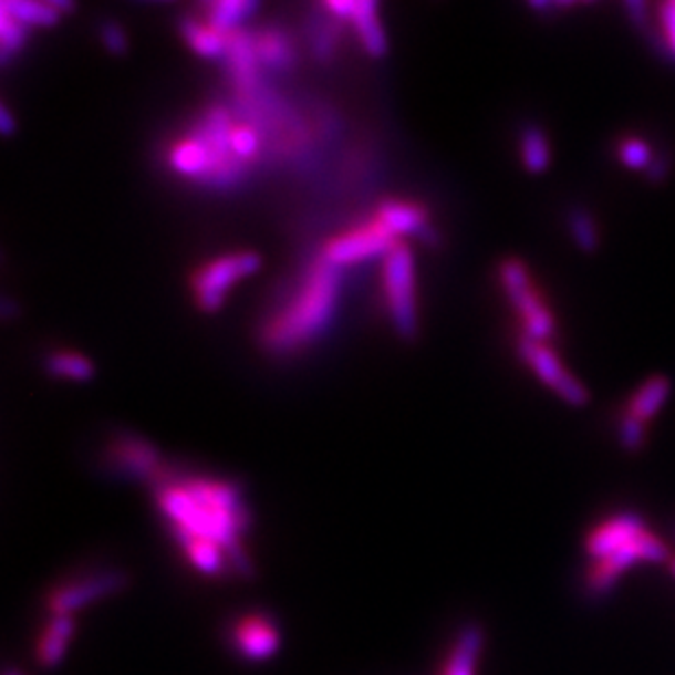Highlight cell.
Segmentation results:
<instances>
[{
	"label": "cell",
	"instance_id": "6da1fadb",
	"mask_svg": "<svg viewBox=\"0 0 675 675\" xmlns=\"http://www.w3.org/2000/svg\"><path fill=\"white\" fill-rule=\"evenodd\" d=\"M156 503L190 569L204 578H250L246 536L252 525L239 486L206 475L163 472Z\"/></svg>",
	"mask_w": 675,
	"mask_h": 675
},
{
	"label": "cell",
	"instance_id": "7a4b0ae2",
	"mask_svg": "<svg viewBox=\"0 0 675 675\" xmlns=\"http://www.w3.org/2000/svg\"><path fill=\"white\" fill-rule=\"evenodd\" d=\"M235 118L226 107H210L188 132L170 143V169L184 179H193L212 188L237 184L248 165L232 147Z\"/></svg>",
	"mask_w": 675,
	"mask_h": 675
},
{
	"label": "cell",
	"instance_id": "3957f363",
	"mask_svg": "<svg viewBox=\"0 0 675 675\" xmlns=\"http://www.w3.org/2000/svg\"><path fill=\"white\" fill-rule=\"evenodd\" d=\"M339 295V269L313 262L289 300L264 322L262 343L273 352H293L326 329Z\"/></svg>",
	"mask_w": 675,
	"mask_h": 675
},
{
	"label": "cell",
	"instance_id": "277c9868",
	"mask_svg": "<svg viewBox=\"0 0 675 675\" xmlns=\"http://www.w3.org/2000/svg\"><path fill=\"white\" fill-rule=\"evenodd\" d=\"M383 291L394 329L403 338H412L418 331L416 264L414 252L405 241H398L383 256Z\"/></svg>",
	"mask_w": 675,
	"mask_h": 675
},
{
	"label": "cell",
	"instance_id": "5b68a950",
	"mask_svg": "<svg viewBox=\"0 0 675 675\" xmlns=\"http://www.w3.org/2000/svg\"><path fill=\"white\" fill-rule=\"evenodd\" d=\"M669 560H672V555H669L667 544L647 529L645 533H641L636 540H632L616 553L589 564L586 578H584V594L592 601L605 599L608 594H612L621 575L625 571H630L632 567H636L638 562L665 564Z\"/></svg>",
	"mask_w": 675,
	"mask_h": 675
},
{
	"label": "cell",
	"instance_id": "8992f818",
	"mask_svg": "<svg viewBox=\"0 0 675 675\" xmlns=\"http://www.w3.org/2000/svg\"><path fill=\"white\" fill-rule=\"evenodd\" d=\"M258 267H260V258L253 252L221 253L204 262L199 269H195L190 280V289L197 307L206 313L219 311L230 289L239 284L243 278L252 276Z\"/></svg>",
	"mask_w": 675,
	"mask_h": 675
},
{
	"label": "cell",
	"instance_id": "52a82bcc",
	"mask_svg": "<svg viewBox=\"0 0 675 675\" xmlns=\"http://www.w3.org/2000/svg\"><path fill=\"white\" fill-rule=\"evenodd\" d=\"M499 278L511 307L522 320L525 335L536 341L551 338L555 333V320L538 293L527 264L518 258H507L499 267Z\"/></svg>",
	"mask_w": 675,
	"mask_h": 675
},
{
	"label": "cell",
	"instance_id": "ba28073f",
	"mask_svg": "<svg viewBox=\"0 0 675 675\" xmlns=\"http://www.w3.org/2000/svg\"><path fill=\"white\" fill-rule=\"evenodd\" d=\"M518 354L529 365V370L553 392L558 394L567 405L571 407H586L591 401V392L586 385L575 378L558 356V352L547 341L536 339H518Z\"/></svg>",
	"mask_w": 675,
	"mask_h": 675
},
{
	"label": "cell",
	"instance_id": "9c48e42d",
	"mask_svg": "<svg viewBox=\"0 0 675 675\" xmlns=\"http://www.w3.org/2000/svg\"><path fill=\"white\" fill-rule=\"evenodd\" d=\"M396 243L398 241L387 232V228L376 217H372L370 221H363L333 237L324 246L320 258L339 269L345 264L363 262L374 256H385Z\"/></svg>",
	"mask_w": 675,
	"mask_h": 675
},
{
	"label": "cell",
	"instance_id": "30bf717a",
	"mask_svg": "<svg viewBox=\"0 0 675 675\" xmlns=\"http://www.w3.org/2000/svg\"><path fill=\"white\" fill-rule=\"evenodd\" d=\"M230 650L246 663H267L282 645L278 623L264 612H246L230 623L228 630Z\"/></svg>",
	"mask_w": 675,
	"mask_h": 675
},
{
	"label": "cell",
	"instance_id": "8fae6325",
	"mask_svg": "<svg viewBox=\"0 0 675 675\" xmlns=\"http://www.w3.org/2000/svg\"><path fill=\"white\" fill-rule=\"evenodd\" d=\"M125 586H127V575L123 571H110V569L96 571L53 589L46 605L51 614H73L84 605L123 591Z\"/></svg>",
	"mask_w": 675,
	"mask_h": 675
},
{
	"label": "cell",
	"instance_id": "7c38bea8",
	"mask_svg": "<svg viewBox=\"0 0 675 675\" xmlns=\"http://www.w3.org/2000/svg\"><path fill=\"white\" fill-rule=\"evenodd\" d=\"M645 531H647V527H645L643 516H638L634 511L614 513L592 527L591 533L586 536V544H584L586 555L591 562L603 560V558L616 553L619 549H623L625 544H630L632 540H636Z\"/></svg>",
	"mask_w": 675,
	"mask_h": 675
},
{
	"label": "cell",
	"instance_id": "4fadbf2b",
	"mask_svg": "<svg viewBox=\"0 0 675 675\" xmlns=\"http://www.w3.org/2000/svg\"><path fill=\"white\" fill-rule=\"evenodd\" d=\"M324 9L333 13L341 22H350L354 27V33L361 42V46L378 58L385 53V33L376 13V4L370 0H331L324 2Z\"/></svg>",
	"mask_w": 675,
	"mask_h": 675
},
{
	"label": "cell",
	"instance_id": "5bb4252c",
	"mask_svg": "<svg viewBox=\"0 0 675 675\" xmlns=\"http://www.w3.org/2000/svg\"><path fill=\"white\" fill-rule=\"evenodd\" d=\"M107 459L116 472L132 479H158L163 475L158 450L138 437H121L110 450Z\"/></svg>",
	"mask_w": 675,
	"mask_h": 675
},
{
	"label": "cell",
	"instance_id": "9a60e30c",
	"mask_svg": "<svg viewBox=\"0 0 675 675\" xmlns=\"http://www.w3.org/2000/svg\"><path fill=\"white\" fill-rule=\"evenodd\" d=\"M385 228L387 232L401 241V237H426L430 232L428 228V215L424 210V206L409 201V199H387L378 206L376 215H374Z\"/></svg>",
	"mask_w": 675,
	"mask_h": 675
},
{
	"label": "cell",
	"instance_id": "2e32d148",
	"mask_svg": "<svg viewBox=\"0 0 675 675\" xmlns=\"http://www.w3.org/2000/svg\"><path fill=\"white\" fill-rule=\"evenodd\" d=\"M486 632L479 623H468L457 632L444 665L437 675H477V665L484 652Z\"/></svg>",
	"mask_w": 675,
	"mask_h": 675
},
{
	"label": "cell",
	"instance_id": "e0dca14e",
	"mask_svg": "<svg viewBox=\"0 0 675 675\" xmlns=\"http://www.w3.org/2000/svg\"><path fill=\"white\" fill-rule=\"evenodd\" d=\"M73 632H75L73 614H51V621L44 627L35 647V658L44 669H53L64 661Z\"/></svg>",
	"mask_w": 675,
	"mask_h": 675
},
{
	"label": "cell",
	"instance_id": "ac0fdd59",
	"mask_svg": "<svg viewBox=\"0 0 675 675\" xmlns=\"http://www.w3.org/2000/svg\"><path fill=\"white\" fill-rule=\"evenodd\" d=\"M258 9L256 2L250 0H215L201 4L199 20H204L208 27L217 29L219 33L232 35L241 31V24Z\"/></svg>",
	"mask_w": 675,
	"mask_h": 675
},
{
	"label": "cell",
	"instance_id": "d6986e66",
	"mask_svg": "<svg viewBox=\"0 0 675 675\" xmlns=\"http://www.w3.org/2000/svg\"><path fill=\"white\" fill-rule=\"evenodd\" d=\"M253 49L260 66L269 71H287L295 60L293 42L280 29H264L253 35Z\"/></svg>",
	"mask_w": 675,
	"mask_h": 675
},
{
	"label": "cell",
	"instance_id": "ffe728a7",
	"mask_svg": "<svg viewBox=\"0 0 675 675\" xmlns=\"http://www.w3.org/2000/svg\"><path fill=\"white\" fill-rule=\"evenodd\" d=\"M672 394V381L667 376H652L647 378L630 398L627 403V416L650 423L669 401Z\"/></svg>",
	"mask_w": 675,
	"mask_h": 675
},
{
	"label": "cell",
	"instance_id": "44dd1931",
	"mask_svg": "<svg viewBox=\"0 0 675 675\" xmlns=\"http://www.w3.org/2000/svg\"><path fill=\"white\" fill-rule=\"evenodd\" d=\"M518 152H520V163L527 173L531 175H542L551 167V143L547 132L540 125H525L518 136Z\"/></svg>",
	"mask_w": 675,
	"mask_h": 675
},
{
	"label": "cell",
	"instance_id": "7402d4cb",
	"mask_svg": "<svg viewBox=\"0 0 675 675\" xmlns=\"http://www.w3.org/2000/svg\"><path fill=\"white\" fill-rule=\"evenodd\" d=\"M181 35L186 44L193 49V53L201 58H226L230 35L219 33L217 29L208 27L199 18H186L181 22Z\"/></svg>",
	"mask_w": 675,
	"mask_h": 675
},
{
	"label": "cell",
	"instance_id": "603a6c76",
	"mask_svg": "<svg viewBox=\"0 0 675 675\" xmlns=\"http://www.w3.org/2000/svg\"><path fill=\"white\" fill-rule=\"evenodd\" d=\"M2 9L9 11L24 27H51L60 20V11L69 9V4L18 0V2H2Z\"/></svg>",
	"mask_w": 675,
	"mask_h": 675
},
{
	"label": "cell",
	"instance_id": "cb8c5ba5",
	"mask_svg": "<svg viewBox=\"0 0 675 675\" xmlns=\"http://www.w3.org/2000/svg\"><path fill=\"white\" fill-rule=\"evenodd\" d=\"M567 226H569V235L573 239V243L578 246V250L584 253H594L599 250V228L591 212L582 206L571 208L569 217H567Z\"/></svg>",
	"mask_w": 675,
	"mask_h": 675
},
{
	"label": "cell",
	"instance_id": "d4e9b609",
	"mask_svg": "<svg viewBox=\"0 0 675 675\" xmlns=\"http://www.w3.org/2000/svg\"><path fill=\"white\" fill-rule=\"evenodd\" d=\"M46 367L53 376L66 381H87L92 376V363L80 352H53L46 359Z\"/></svg>",
	"mask_w": 675,
	"mask_h": 675
},
{
	"label": "cell",
	"instance_id": "484cf974",
	"mask_svg": "<svg viewBox=\"0 0 675 675\" xmlns=\"http://www.w3.org/2000/svg\"><path fill=\"white\" fill-rule=\"evenodd\" d=\"M616 156H619V163L625 167V169L632 170H647L650 165L654 163V152L652 147L638 138V136H625L619 141L616 145Z\"/></svg>",
	"mask_w": 675,
	"mask_h": 675
},
{
	"label": "cell",
	"instance_id": "4316f807",
	"mask_svg": "<svg viewBox=\"0 0 675 675\" xmlns=\"http://www.w3.org/2000/svg\"><path fill=\"white\" fill-rule=\"evenodd\" d=\"M27 31H29V27L18 22L9 11H4L0 7V49H2L4 60L22 49V44L27 40Z\"/></svg>",
	"mask_w": 675,
	"mask_h": 675
},
{
	"label": "cell",
	"instance_id": "83f0119b",
	"mask_svg": "<svg viewBox=\"0 0 675 675\" xmlns=\"http://www.w3.org/2000/svg\"><path fill=\"white\" fill-rule=\"evenodd\" d=\"M619 444L625 453H638L645 446V424L625 414L619 424Z\"/></svg>",
	"mask_w": 675,
	"mask_h": 675
},
{
	"label": "cell",
	"instance_id": "f1b7e54d",
	"mask_svg": "<svg viewBox=\"0 0 675 675\" xmlns=\"http://www.w3.org/2000/svg\"><path fill=\"white\" fill-rule=\"evenodd\" d=\"M658 22H661V31H658L661 49L675 60V0H667L658 7Z\"/></svg>",
	"mask_w": 675,
	"mask_h": 675
},
{
	"label": "cell",
	"instance_id": "f546056e",
	"mask_svg": "<svg viewBox=\"0 0 675 675\" xmlns=\"http://www.w3.org/2000/svg\"><path fill=\"white\" fill-rule=\"evenodd\" d=\"M625 11H627V18L630 22L641 29V31H650V9H647V2H641V0H630L625 2Z\"/></svg>",
	"mask_w": 675,
	"mask_h": 675
},
{
	"label": "cell",
	"instance_id": "4dcf8cb0",
	"mask_svg": "<svg viewBox=\"0 0 675 675\" xmlns=\"http://www.w3.org/2000/svg\"><path fill=\"white\" fill-rule=\"evenodd\" d=\"M672 173V158L669 156H656L654 163L650 165V169L645 170V179L650 184H665V179Z\"/></svg>",
	"mask_w": 675,
	"mask_h": 675
},
{
	"label": "cell",
	"instance_id": "1f68e13d",
	"mask_svg": "<svg viewBox=\"0 0 675 675\" xmlns=\"http://www.w3.org/2000/svg\"><path fill=\"white\" fill-rule=\"evenodd\" d=\"M101 35H103V44L107 51H112L116 55L125 53V33L121 31L118 24H105Z\"/></svg>",
	"mask_w": 675,
	"mask_h": 675
},
{
	"label": "cell",
	"instance_id": "d6a6232c",
	"mask_svg": "<svg viewBox=\"0 0 675 675\" xmlns=\"http://www.w3.org/2000/svg\"><path fill=\"white\" fill-rule=\"evenodd\" d=\"M2 132H4V134L11 132V116H9L7 107H2Z\"/></svg>",
	"mask_w": 675,
	"mask_h": 675
},
{
	"label": "cell",
	"instance_id": "836d02e7",
	"mask_svg": "<svg viewBox=\"0 0 675 675\" xmlns=\"http://www.w3.org/2000/svg\"><path fill=\"white\" fill-rule=\"evenodd\" d=\"M669 573H672V575H674L675 578V558H672V560H669Z\"/></svg>",
	"mask_w": 675,
	"mask_h": 675
},
{
	"label": "cell",
	"instance_id": "e575fe53",
	"mask_svg": "<svg viewBox=\"0 0 675 675\" xmlns=\"http://www.w3.org/2000/svg\"><path fill=\"white\" fill-rule=\"evenodd\" d=\"M4 675H22V674H20V672H15V669H7V672H4Z\"/></svg>",
	"mask_w": 675,
	"mask_h": 675
}]
</instances>
